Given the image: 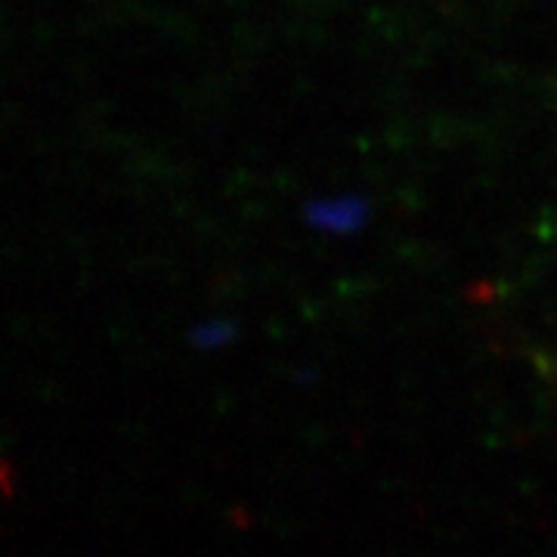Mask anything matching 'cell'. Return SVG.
I'll list each match as a JSON object with an SVG mask.
<instances>
[{
    "label": "cell",
    "instance_id": "6da1fadb",
    "mask_svg": "<svg viewBox=\"0 0 557 557\" xmlns=\"http://www.w3.org/2000/svg\"><path fill=\"white\" fill-rule=\"evenodd\" d=\"M310 218L325 230H354L359 220H362V205L357 199H332L325 205H313L310 208Z\"/></svg>",
    "mask_w": 557,
    "mask_h": 557
}]
</instances>
